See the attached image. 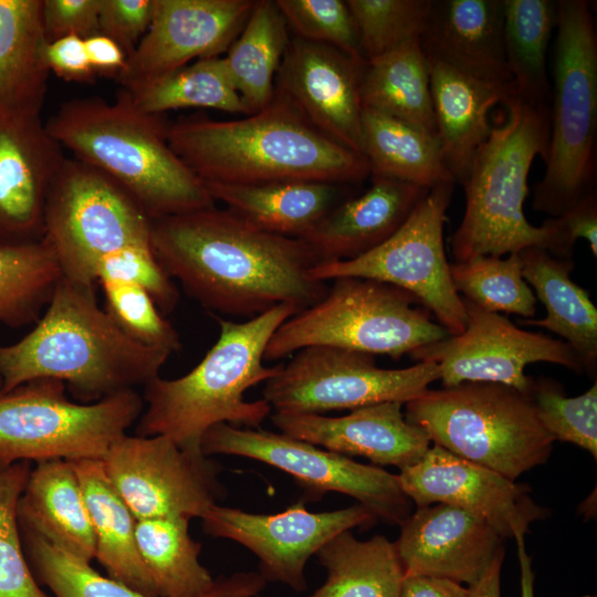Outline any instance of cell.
Returning <instances> with one entry per match:
<instances>
[{"label":"cell","instance_id":"cell-27","mask_svg":"<svg viewBox=\"0 0 597 597\" xmlns=\"http://www.w3.org/2000/svg\"><path fill=\"white\" fill-rule=\"evenodd\" d=\"M20 528L86 562L95 538L80 480L71 461L38 462L18 502Z\"/></svg>","mask_w":597,"mask_h":597},{"label":"cell","instance_id":"cell-53","mask_svg":"<svg viewBox=\"0 0 597 597\" xmlns=\"http://www.w3.org/2000/svg\"><path fill=\"white\" fill-rule=\"evenodd\" d=\"M400 597H470V588L443 578L406 576Z\"/></svg>","mask_w":597,"mask_h":597},{"label":"cell","instance_id":"cell-57","mask_svg":"<svg viewBox=\"0 0 597 597\" xmlns=\"http://www.w3.org/2000/svg\"><path fill=\"white\" fill-rule=\"evenodd\" d=\"M585 597H595V596H585Z\"/></svg>","mask_w":597,"mask_h":597},{"label":"cell","instance_id":"cell-12","mask_svg":"<svg viewBox=\"0 0 597 597\" xmlns=\"http://www.w3.org/2000/svg\"><path fill=\"white\" fill-rule=\"evenodd\" d=\"M453 186L442 184L430 189L380 245L352 260L317 264L310 274L324 282L356 276L398 286L413 294L450 335L461 334L465 310L451 279L443 241Z\"/></svg>","mask_w":597,"mask_h":597},{"label":"cell","instance_id":"cell-39","mask_svg":"<svg viewBox=\"0 0 597 597\" xmlns=\"http://www.w3.org/2000/svg\"><path fill=\"white\" fill-rule=\"evenodd\" d=\"M122 91L138 111L148 115L160 116L186 107L251 115L220 56L197 60L171 74Z\"/></svg>","mask_w":597,"mask_h":597},{"label":"cell","instance_id":"cell-29","mask_svg":"<svg viewBox=\"0 0 597 597\" xmlns=\"http://www.w3.org/2000/svg\"><path fill=\"white\" fill-rule=\"evenodd\" d=\"M214 201L270 233L304 239L334 208L343 186L314 181L205 184Z\"/></svg>","mask_w":597,"mask_h":597},{"label":"cell","instance_id":"cell-49","mask_svg":"<svg viewBox=\"0 0 597 597\" xmlns=\"http://www.w3.org/2000/svg\"><path fill=\"white\" fill-rule=\"evenodd\" d=\"M102 0H42L41 18L46 42L77 35L83 39L98 33Z\"/></svg>","mask_w":597,"mask_h":597},{"label":"cell","instance_id":"cell-10","mask_svg":"<svg viewBox=\"0 0 597 597\" xmlns=\"http://www.w3.org/2000/svg\"><path fill=\"white\" fill-rule=\"evenodd\" d=\"M143 409V397L135 389L88 404L72 401L65 384L51 378L0 390V465L102 460Z\"/></svg>","mask_w":597,"mask_h":597},{"label":"cell","instance_id":"cell-19","mask_svg":"<svg viewBox=\"0 0 597 597\" xmlns=\"http://www.w3.org/2000/svg\"><path fill=\"white\" fill-rule=\"evenodd\" d=\"M255 0H154L150 25L117 76L123 90L171 74L193 59L219 56L244 27Z\"/></svg>","mask_w":597,"mask_h":597},{"label":"cell","instance_id":"cell-46","mask_svg":"<svg viewBox=\"0 0 597 597\" xmlns=\"http://www.w3.org/2000/svg\"><path fill=\"white\" fill-rule=\"evenodd\" d=\"M289 29L303 40L364 60L352 12L344 0H274Z\"/></svg>","mask_w":597,"mask_h":597},{"label":"cell","instance_id":"cell-45","mask_svg":"<svg viewBox=\"0 0 597 597\" xmlns=\"http://www.w3.org/2000/svg\"><path fill=\"white\" fill-rule=\"evenodd\" d=\"M97 282L105 296L104 310L125 334L168 355L181 348L178 332L143 287L111 277Z\"/></svg>","mask_w":597,"mask_h":597},{"label":"cell","instance_id":"cell-17","mask_svg":"<svg viewBox=\"0 0 597 597\" xmlns=\"http://www.w3.org/2000/svg\"><path fill=\"white\" fill-rule=\"evenodd\" d=\"M205 533L227 538L251 551L260 574L303 591L308 559L338 534L374 524L376 516L360 504L312 512L303 502L273 514L250 513L214 504L201 519Z\"/></svg>","mask_w":597,"mask_h":597},{"label":"cell","instance_id":"cell-44","mask_svg":"<svg viewBox=\"0 0 597 597\" xmlns=\"http://www.w3.org/2000/svg\"><path fill=\"white\" fill-rule=\"evenodd\" d=\"M527 396L543 428L556 441L568 442L597 459V383L584 394L567 397L547 378L532 379Z\"/></svg>","mask_w":597,"mask_h":597},{"label":"cell","instance_id":"cell-15","mask_svg":"<svg viewBox=\"0 0 597 597\" xmlns=\"http://www.w3.org/2000/svg\"><path fill=\"white\" fill-rule=\"evenodd\" d=\"M115 490L136 520L202 519L219 494L216 468L202 453L165 436L118 438L102 459Z\"/></svg>","mask_w":597,"mask_h":597},{"label":"cell","instance_id":"cell-51","mask_svg":"<svg viewBox=\"0 0 597 597\" xmlns=\"http://www.w3.org/2000/svg\"><path fill=\"white\" fill-rule=\"evenodd\" d=\"M44 61L50 72L66 81H92L95 74L87 57L84 39L77 35L46 42Z\"/></svg>","mask_w":597,"mask_h":597},{"label":"cell","instance_id":"cell-54","mask_svg":"<svg viewBox=\"0 0 597 597\" xmlns=\"http://www.w3.org/2000/svg\"><path fill=\"white\" fill-rule=\"evenodd\" d=\"M505 551L501 552L485 574L472 586L470 597H501V569Z\"/></svg>","mask_w":597,"mask_h":597},{"label":"cell","instance_id":"cell-14","mask_svg":"<svg viewBox=\"0 0 597 597\" xmlns=\"http://www.w3.org/2000/svg\"><path fill=\"white\" fill-rule=\"evenodd\" d=\"M201 451L206 457L237 455L269 464L290 474L314 499L328 492L346 494L387 524L399 525L412 510L397 474L282 432L218 423L203 434Z\"/></svg>","mask_w":597,"mask_h":597},{"label":"cell","instance_id":"cell-42","mask_svg":"<svg viewBox=\"0 0 597 597\" xmlns=\"http://www.w3.org/2000/svg\"><path fill=\"white\" fill-rule=\"evenodd\" d=\"M364 60L381 56L425 31L433 0H345Z\"/></svg>","mask_w":597,"mask_h":597},{"label":"cell","instance_id":"cell-22","mask_svg":"<svg viewBox=\"0 0 597 597\" xmlns=\"http://www.w3.org/2000/svg\"><path fill=\"white\" fill-rule=\"evenodd\" d=\"M399 526L394 543L405 576L443 578L470 587L505 551V538L484 520L447 504L418 507Z\"/></svg>","mask_w":597,"mask_h":597},{"label":"cell","instance_id":"cell-16","mask_svg":"<svg viewBox=\"0 0 597 597\" xmlns=\"http://www.w3.org/2000/svg\"><path fill=\"white\" fill-rule=\"evenodd\" d=\"M465 328L459 335L413 352L419 362L436 363L443 387L462 383H496L527 392L532 378L528 364L544 362L582 373V364L563 341L522 329L506 316L488 312L467 298Z\"/></svg>","mask_w":597,"mask_h":597},{"label":"cell","instance_id":"cell-21","mask_svg":"<svg viewBox=\"0 0 597 597\" xmlns=\"http://www.w3.org/2000/svg\"><path fill=\"white\" fill-rule=\"evenodd\" d=\"M365 63L296 36L289 42L274 88L317 130L363 156L359 90Z\"/></svg>","mask_w":597,"mask_h":597},{"label":"cell","instance_id":"cell-23","mask_svg":"<svg viewBox=\"0 0 597 597\" xmlns=\"http://www.w3.org/2000/svg\"><path fill=\"white\" fill-rule=\"evenodd\" d=\"M404 405L385 401L339 417L273 412L271 420L289 437L402 470L420 461L431 447L428 433L405 418Z\"/></svg>","mask_w":597,"mask_h":597},{"label":"cell","instance_id":"cell-13","mask_svg":"<svg viewBox=\"0 0 597 597\" xmlns=\"http://www.w3.org/2000/svg\"><path fill=\"white\" fill-rule=\"evenodd\" d=\"M439 378L436 363L388 369L377 366L370 354L312 346L282 364L264 383L262 395L274 412L325 415L385 401L406 404Z\"/></svg>","mask_w":597,"mask_h":597},{"label":"cell","instance_id":"cell-26","mask_svg":"<svg viewBox=\"0 0 597 597\" xmlns=\"http://www.w3.org/2000/svg\"><path fill=\"white\" fill-rule=\"evenodd\" d=\"M426 59L442 156L454 181L461 184L475 153L491 133L490 111L503 105L515 88L513 84L481 81Z\"/></svg>","mask_w":597,"mask_h":597},{"label":"cell","instance_id":"cell-7","mask_svg":"<svg viewBox=\"0 0 597 597\" xmlns=\"http://www.w3.org/2000/svg\"><path fill=\"white\" fill-rule=\"evenodd\" d=\"M545 171L534 185L533 209L557 217L593 192L597 132V33L586 0L556 1Z\"/></svg>","mask_w":597,"mask_h":597},{"label":"cell","instance_id":"cell-3","mask_svg":"<svg viewBox=\"0 0 597 597\" xmlns=\"http://www.w3.org/2000/svg\"><path fill=\"white\" fill-rule=\"evenodd\" d=\"M169 356L125 334L98 305L94 285L61 277L29 334L0 345L1 391L51 378L84 404L94 402L144 386Z\"/></svg>","mask_w":597,"mask_h":597},{"label":"cell","instance_id":"cell-4","mask_svg":"<svg viewBox=\"0 0 597 597\" xmlns=\"http://www.w3.org/2000/svg\"><path fill=\"white\" fill-rule=\"evenodd\" d=\"M297 312L282 304L243 322L218 317L219 336L196 367L179 378L156 376L144 385L146 408L137 420V436H165L202 453L203 434L218 423L258 428L272 408L263 398L249 401L244 395L280 371L281 364L263 365L265 347Z\"/></svg>","mask_w":597,"mask_h":597},{"label":"cell","instance_id":"cell-8","mask_svg":"<svg viewBox=\"0 0 597 597\" xmlns=\"http://www.w3.org/2000/svg\"><path fill=\"white\" fill-rule=\"evenodd\" d=\"M404 407L405 418L433 444L512 481L544 464L555 441L527 394L503 384L427 388Z\"/></svg>","mask_w":597,"mask_h":597},{"label":"cell","instance_id":"cell-40","mask_svg":"<svg viewBox=\"0 0 597 597\" xmlns=\"http://www.w3.org/2000/svg\"><path fill=\"white\" fill-rule=\"evenodd\" d=\"M61 280L52 249L44 240L0 244V323L35 324Z\"/></svg>","mask_w":597,"mask_h":597},{"label":"cell","instance_id":"cell-41","mask_svg":"<svg viewBox=\"0 0 597 597\" xmlns=\"http://www.w3.org/2000/svg\"><path fill=\"white\" fill-rule=\"evenodd\" d=\"M450 274L459 295L488 312L526 318L536 313L537 300L524 280L519 253L450 263Z\"/></svg>","mask_w":597,"mask_h":597},{"label":"cell","instance_id":"cell-43","mask_svg":"<svg viewBox=\"0 0 597 597\" xmlns=\"http://www.w3.org/2000/svg\"><path fill=\"white\" fill-rule=\"evenodd\" d=\"M30 471L28 461L0 465V597H48L24 554L18 519Z\"/></svg>","mask_w":597,"mask_h":597},{"label":"cell","instance_id":"cell-31","mask_svg":"<svg viewBox=\"0 0 597 597\" xmlns=\"http://www.w3.org/2000/svg\"><path fill=\"white\" fill-rule=\"evenodd\" d=\"M21 530V528H20ZM24 552L36 580L55 597H150L112 578L36 534L21 530ZM266 580L256 572H239L216 580L200 597H256Z\"/></svg>","mask_w":597,"mask_h":597},{"label":"cell","instance_id":"cell-1","mask_svg":"<svg viewBox=\"0 0 597 597\" xmlns=\"http://www.w3.org/2000/svg\"><path fill=\"white\" fill-rule=\"evenodd\" d=\"M151 251L174 281L207 311L252 318L289 304L313 306L328 286L302 239L261 230L216 206L151 220Z\"/></svg>","mask_w":597,"mask_h":597},{"label":"cell","instance_id":"cell-32","mask_svg":"<svg viewBox=\"0 0 597 597\" xmlns=\"http://www.w3.org/2000/svg\"><path fill=\"white\" fill-rule=\"evenodd\" d=\"M42 0H0V108L42 109L49 69Z\"/></svg>","mask_w":597,"mask_h":597},{"label":"cell","instance_id":"cell-36","mask_svg":"<svg viewBox=\"0 0 597 597\" xmlns=\"http://www.w3.org/2000/svg\"><path fill=\"white\" fill-rule=\"evenodd\" d=\"M289 42V27L275 2L255 0L244 27L222 57L233 87L251 114L272 100Z\"/></svg>","mask_w":597,"mask_h":597},{"label":"cell","instance_id":"cell-28","mask_svg":"<svg viewBox=\"0 0 597 597\" xmlns=\"http://www.w3.org/2000/svg\"><path fill=\"white\" fill-rule=\"evenodd\" d=\"M519 256L524 280L546 310L543 318L519 323L561 336L578 357L583 371L595 375L597 310L588 293L570 277L575 268L573 258H558L538 247L526 248Z\"/></svg>","mask_w":597,"mask_h":597},{"label":"cell","instance_id":"cell-52","mask_svg":"<svg viewBox=\"0 0 597 597\" xmlns=\"http://www.w3.org/2000/svg\"><path fill=\"white\" fill-rule=\"evenodd\" d=\"M87 57L95 72L118 76L125 67L127 54L111 38L97 33L84 39Z\"/></svg>","mask_w":597,"mask_h":597},{"label":"cell","instance_id":"cell-18","mask_svg":"<svg viewBox=\"0 0 597 597\" xmlns=\"http://www.w3.org/2000/svg\"><path fill=\"white\" fill-rule=\"evenodd\" d=\"M398 482L417 507L447 504L490 524L503 538H524L548 510L531 489L433 444L417 463L400 470Z\"/></svg>","mask_w":597,"mask_h":597},{"label":"cell","instance_id":"cell-56","mask_svg":"<svg viewBox=\"0 0 597 597\" xmlns=\"http://www.w3.org/2000/svg\"><path fill=\"white\" fill-rule=\"evenodd\" d=\"M1 387H2V383H1V379H0V390H1Z\"/></svg>","mask_w":597,"mask_h":597},{"label":"cell","instance_id":"cell-5","mask_svg":"<svg viewBox=\"0 0 597 597\" xmlns=\"http://www.w3.org/2000/svg\"><path fill=\"white\" fill-rule=\"evenodd\" d=\"M45 127L73 158L122 187L151 220L216 206L205 184L170 148L168 125L138 111L123 91L113 102H65Z\"/></svg>","mask_w":597,"mask_h":597},{"label":"cell","instance_id":"cell-2","mask_svg":"<svg viewBox=\"0 0 597 597\" xmlns=\"http://www.w3.org/2000/svg\"><path fill=\"white\" fill-rule=\"evenodd\" d=\"M172 151L203 184L314 181L354 185L370 175L366 158L317 130L277 90L242 119L206 116L168 125Z\"/></svg>","mask_w":597,"mask_h":597},{"label":"cell","instance_id":"cell-33","mask_svg":"<svg viewBox=\"0 0 597 597\" xmlns=\"http://www.w3.org/2000/svg\"><path fill=\"white\" fill-rule=\"evenodd\" d=\"M363 156L371 177L391 178L421 188L455 184L438 135L363 107Z\"/></svg>","mask_w":597,"mask_h":597},{"label":"cell","instance_id":"cell-6","mask_svg":"<svg viewBox=\"0 0 597 597\" xmlns=\"http://www.w3.org/2000/svg\"><path fill=\"white\" fill-rule=\"evenodd\" d=\"M503 106L461 182L464 213L449 239L454 262L504 256L531 247L557 254L556 230L548 220L535 227L524 213L532 163L536 156L545 161L547 155L549 108L526 103L515 93Z\"/></svg>","mask_w":597,"mask_h":597},{"label":"cell","instance_id":"cell-55","mask_svg":"<svg viewBox=\"0 0 597 597\" xmlns=\"http://www.w3.org/2000/svg\"><path fill=\"white\" fill-rule=\"evenodd\" d=\"M515 542L517 546V558L520 564L521 597H535V576L532 568V558L526 552L524 538H519Z\"/></svg>","mask_w":597,"mask_h":597},{"label":"cell","instance_id":"cell-48","mask_svg":"<svg viewBox=\"0 0 597 597\" xmlns=\"http://www.w3.org/2000/svg\"><path fill=\"white\" fill-rule=\"evenodd\" d=\"M153 10L154 0H102L98 33L118 43L128 57L146 34Z\"/></svg>","mask_w":597,"mask_h":597},{"label":"cell","instance_id":"cell-35","mask_svg":"<svg viewBox=\"0 0 597 597\" xmlns=\"http://www.w3.org/2000/svg\"><path fill=\"white\" fill-rule=\"evenodd\" d=\"M316 556L326 579L307 597H400L405 570L395 543L383 535L360 541L346 531Z\"/></svg>","mask_w":597,"mask_h":597},{"label":"cell","instance_id":"cell-38","mask_svg":"<svg viewBox=\"0 0 597 597\" xmlns=\"http://www.w3.org/2000/svg\"><path fill=\"white\" fill-rule=\"evenodd\" d=\"M504 46L515 95L549 108L552 86L546 57L556 25V1L503 0Z\"/></svg>","mask_w":597,"mask_h":597},{"label":"cell","instance_id":"cell-50","mask_svg":"<svg viewBox=\"0 0 597 597\" xmlns=\"http://www.w3.org/2000/svg\"><path fill=\"white\" fill-rule=\"evenodd\" d=\"M557 234L558 258H573L574 245L585 239L594 256L597 255V197L595 191L586 195L557 217H548Z\"/></svg>","mask_w":597,"mask_h":597},{"label":"cell","instance_id":"cell-20","mask_svg":"<svg viewBox=\"0 0 597 597\" xmlns=\"http://www.w3.org/2000/svg\"><path fill=\"white\" fill-rule=\"evenodd\" d=\"M38 108H0V244L43 240L45 209L64 163Z\"/></svg>","mask_w":597,"mask_h":597},{"label":"cell","instance_id":"cell-9","mask_svg":"<svg viewBox=\"0 0 597 597\" xmlns=\"http://www.w3.org/2000/svg\"><path fill=\"white\" fill-rule=\"evenodd\" d=\"M325 296L287 318L271 336L264 360L312 346L338 347L394 360L448 337L410 292L381 281L336 277Z\"/></svg>","mask_w":597,"mask_h":597},{"label":"cell","instance_id":"cell-34","mask_svg":"<svg viewBox=\"0 0 597 597\" xmlns=\"http://www.w3.org/2000/svg\"><path fill=\"white\" fill-rule=\"evenodd\" d=\"M359 92L363 107L437 135L428 63L419 39L367 61Z\"/></svg>","mask_w":597,"mask_h":597},{"label":"cell","instance_id":"cell-11","mask_svg":"<svg viewBox=\"0 0 597 597\" xmlns=\"http://www.w3.org/2000/svg\"><path fill=\"white\" fill-rule=\"evenodd\" d=\"M150 230L151 219L115 181L64 159L49 193L43 238L61 277L95 285L101 260L126 248H151Z\"/></svg>","mask_w":597,"mask_h":597},{"label":"cell","instance_id":"cell-24","mask_svg":"<svg viewBox=\"0 0 597 597\" xmlns=\"http://www.w3.org/2000/svg\"><path fill=\"white\" fill-rule=\"evenodd\" d=\"M419 41L428 59L481 81L513 84L504 46L503 0H433Z\"/></svg>","mask_w":597,"mask_h":597},{"label":"cell","instance_id":"cell-37","mask_svg":"<svg viewBox=\"0 0 597 597\" xmlns=\"http://www.w3.org/2000/svg\"><path fill=\"white\" fill-rule=\"evenodd\" d=\"M189 521L184 516L136 521L137 549L159 597H200L216 585L199 561L201 544L191 537Z\"/></svg>","mask_w":597,"mask_h":597},{"label":"cell","instance_id":"cell-30","mask_svg":"<svg viewBox=\"0 0 597 597\" xmlns=\"http://www.w3.org/2000/svg\"><path fill=\"white\" fill-rule=\"evenodd\" d=\"M90 516L95 558L109 577L150 597H159L136 544V517L119 496L102 460L71 461Z\"/></svg>","mask_w":597,"mask_h":597},{"label":"cell","instance_id":"cell-25","mask_svg":"<svg viewBox=\"0 0 597 597\" xmlns=\"http://www.w3.org/2000/svg\"><path fill=\"white\" fill-rule=\"evenodd\" d=\"M360 196L334 207L302 240L318 264L358 258L389 239L430 189L371 177Z\"/></svg>","mask_w":597,"mask_h":597},{"label":"cell","instance_id":"cell-47","mask_svg":"<svg viewBox=\"0 0 597 597\" xmlns=\"http://www.w3.org/2000/svg\"><path fill=\"white\" fill-rule=\"evenodd\" d=\"M102 277L127 281L143 287L163 314L174 311L179 292L157 262L151 248L132 247L103 258L97 266Z\"/></svg>","mask_w":597,"mask_h":597}]
</instances>
